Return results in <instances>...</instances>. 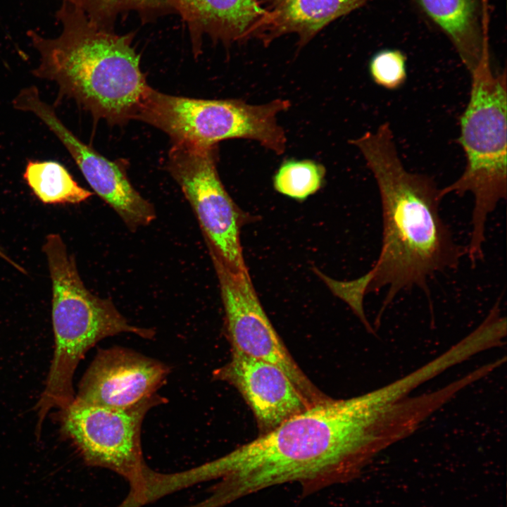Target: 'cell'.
I'll return each instance as SVG.
<instances>
[{"label":"cell","instance_id":"8","mask_svg":"<svg viewBox=\"0 0 507 507\" xmlns=\"http://www.w3.org/2000/svg\"><path fill=\"white\" fill-rule=\"evenodd\" d=\"M211 257L219 282L231 349L280 368L310 405L330 399L310 380L289 352L264 311L248 270L232 271Z\"/></svg>","mask_w":507,"mask_h":507},{"label":"cell","instance_id":"12","mask_svg":"<svg viewBox=\"0 0 507 507\" xmlns=\"http://www.w3.org/2000/svg\"><path fill=\"white\" fill-rule=\"evenodd\" d=\"M186 23L198 56L207 35L226 45L256 37L265 15L260 0H167Z\"/></svg>","mask_w":507,"mask_h":507},{"label":"cell","instance_id":"18","mask_svg":"<svg viewBox=\"0 0 507 507\" xmlns=\"http://www.w3.org/2000/svg\"><path fill=\"white\" fill-rule=\"evenodd\" d=\"M406 56L401 50L384 49L371 57L368 63L369 74L377 85L388 90H396L406 81Z\"/></svg>","mask_w":507,"mask_h":507},{"label":"cell","instance_id":"6","mask_svg":"<svg viewBox=\"0 0 507 507\" xmlns=\"http://www.w3.org/2000/svg\"><path fill=\"white\" fill-rule=\"evenodd\" d=\"M218 145L173 142L167 169L191 205L210 255L234 272L247 270L240 243L244 215L218 173Z\"/></svg>","mask_w":507,"mask_h":507},{"label":"cell","instance_id":"1","mask_svg":"<svg viewBox=\"0 0 507 507\" xmlns=\"http://www.w3.org/2000/svg\"><path fill=\"white\" fill-rule=\"evenodd\" d=\"M418 424L414 402L395 381L313 405L203 468L208 479H222L212 496L218 506L286 482H298L309 494L356 477Z\"/></svg>","mask_w":507,"mask_h":507},{"label":"cell","instance_id":"13","mask_svg":"<svg viewBox=\"0 0 507 507\" xmlns=\"http://www.w3.org/2000/svg\"><path fill=\"white\" fill-rule=\"evenodd\" d=\"M410 1L451 42L470 73L491 58L487 10L481 0Z\"/></svg>","mask_w":507,"mask_h":507},{"label":"cell","instance_id":"17","mask_svg":"<svg viewBox=\"0 0 507 507\" xmlns=\"http://www.w3.org/2000/svg\"><path fill=\"white\" fill-rule=\"evenodd\" d=\"M325 175L324 166L314 161L287 160L275 173L273 186L284 196L303 201L321 188Z\"/></svg>","mask_w":507,"mask_h":507},{"label":"cell","instance_id":"4","mask_svg":"<svg viewBox=\"0 0 507 507\" xmlns=\"http://www.w3.org/2000/svg\"><path fill=\"white\" fill-rule=\"evenodd\" d=\"M468 105L460 118L458 142L465 155L462 175L440 189L449 194L474 198L472 230L466 253L472 264L483 256L489 215L506 198V73H495L491 58L484 60L470 73Z\"/></svg>","mask_w":507,"mask_h":507},{"label":"cell","instance_id":"3","mask_svg":"<svg viewBox=\"0 0 507 507\" xmlns=\"http://www.w3.org/2000/svg\"><path fill=\"white\" fill-rule=\"evenodd\" d=\"M60 34L27 36L39 56L32 75L54 82L58 96L73 99L96 120L124 125L134 119L149 87L132 45L134 35L100 29L75 6L61 2Z\"/></svg>","mask_w":507,"mask_h":507},{"label":"cell","instance_id":"14","mask_svg":"<svg viewBox=\"0 0 507 507\" xmlns=\"http://www.w3.org/2000/svg\"><path fill=\"white\" fill-rule=\"evenodd\" d=\"M371 0H265V15L255 37L265 45L286 35L296 34L306 45L336 19Z\"/></svg>","mask_w":507,"mask_h":507},{"label":"cell","instance_id":"16","mask_svg":"<svg viewBox=\"0 0 507 507\" xmlns=\"http://www.w3.org/2000/svg\"><path fill=\"white\" fill-rule=\"evenodd\" d=\"M81 10L97 27L113 31L118 15L135 11L146 21L172 11L167 0H58Z\"/></svg>","mask_w":507,"mask_h":507},{"label":"cell","instance_id":"7","mask_svg":"<svg viewBox=\"0 0 507 507\" xmlns=\"http://www.w3.org/2000/svg\"><path fill=\"white\" fill-rule=\"evenodd\" d=\"M163 397L128 409L89 403L77 398L60 409L61 434L87 464L111 470L129 480L137 492L145 489L147 470L141 446V427L147 411Z\"/></svg>","mask_w":507,"mask_h":507},{"label":"cell","instance_id":"9","mask_svg":"<svg viewBox=\"0 0 507 507\" xmlns=\"http://www.w3.org/2000/svg\"><path fill=\"white\" fill-rule=\"evenodd\" d=\"M13 106L32 113L63 144L95 193L118 213L132 231L156 218L153 205L134 188L123 164L111 161L82 142L61 120L55 108L43 100L35 85L23 88Z\"/></svg>","mask_w":507,"mask_h":507},{"label":"cell","instance_id":"5","mask_svg":"<svg viewBox=\"0 0 507 507\" xmlns=\"http://www.w3.org/2000/svg\"><path fill=\"white\" fill-rule=\"evenodd\" d=\"M289 107V101L280 99L252 105L239 99L173 96L149 86L134 120L162 130L172 142L213 146L225 139H246L282 154L287 139L277 115Z\"/></svg>","mask_w":507,"mask_h":507},{"label":"cell","instance_id":"2","mask_svg":"<svg viewBox=\"0 0 507 507\" xmlns=\"http://www.w3.org/2000/svg\"><path fill=\"white\" fill-rule=\"evenodd\" d=\"M362 154L381 199L382 239L368 292L386 291L375 324L401 292L418 287L437 273L455 269L464 254L442 218V198L430 177L408 171L384 123L350 141Z\"/></svg>","mask_w":507,"mask_h":507},{"label":"cell","instance_id":"10","mask_svg":"<svg viewBox=\"0 0 507 507\" xmlns=\"http://www.w3.org/2000/svg\"><path fill=\"white\" fill-rule=\"evenodd\" d=\"M169 373L164 363L120 346L100 349L84 373L75 398L128 409L159 398Z\"/></svg>","mask_w":507,"mask_h":507},{"label":"cell","instance_id":"11","mask_svg":"<svg viewBox=\"0 0 507 507\" xmlns=\"http://www.w3.org/2000/svg\"><path fill=\"white\" fill-rule=\"evenodd\" d=\"M230 360L213 377L235 387L251 408L260 434L311 406L289 377L268 362L231 349Z\"/></svg>","mask_w":507,"mask_h":507},{"label":"cell","instance_id":"15","mask_svg":"<svg viewBox=\"0 0 507 507\" xmlns=\"http://www.w3.org/2000/svg\"><path fill=\"white\" fill-rule=\"evenodd\" d=\"M23 179L45 204H80L92 196L77 184L63 165L55 161L29 160Z\"/></svg>","mask_w":507,"mask_h":507}]
</instances>
